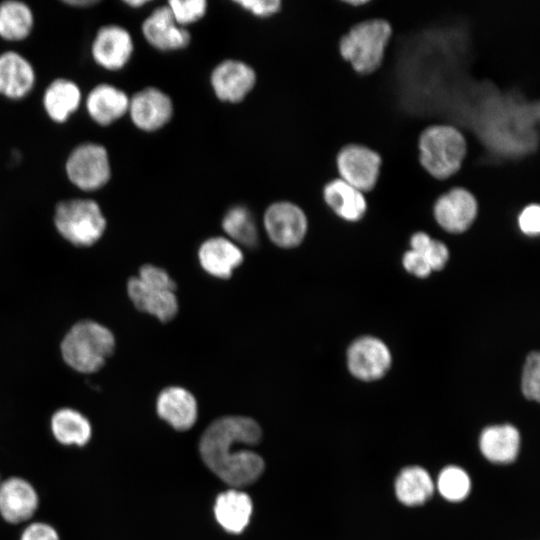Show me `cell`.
<instances>
[{"label": "cell", "instance_id": "1", "mask_svg": "<svg viewBox=\"0 0 540 540\" xmlns=\"http://www.w3.org/2000/svg\"><path fill=\"white\" fill-rule=\"evenodd\" d=\"M261 438L256 421L243 416H225L204 431L199 450L208 468L227 484L240 487L254 482L264 470L263 459L240 445H254Z\"/></svg>", "mask_w": 540, "mask_h": 540}, {"label": "cell", "instance_id": "2", "mask_svg": "<svg viewBox=\"0 0 540 540\" xmlns=\"http://www.w3.org/2000/svg\"><path fill=\"white\" fill-rule=\"evenodd\" d=\"M393 35L391 23L381 16H372L353 24L337 44L343 61L361 76L375 73L383 64Z\"/></svg>", "mask_w": 540, "mask_h": 540}, {"label": "cell", "instance_id": "3", "mask_svg": "<svg viewBox=\"0 0 540 540\" xmlns=\"http://www.w3.org/2000/svg\"><path fill=\"white\" fill-rule=\"evenodd\" d=\"M115 346V336L108 327L95 320L83 319L66 332L60 343V352L71 369L93 374L105 365Z\"/></svg>", "mask_w": 540, "mask_h": 540}, {"label": "cell", "instance_id": "4", "mask_svg": "<svg viewBox=\"0 0 540 540\" xmlns=\"http://www.w3.org/2000/svg\"><path fill=\"white\" fill-rule=\"evenodd\" d=\"M417 147L422 168L440 181L459 172L468 149L465 134L456 126L444 123L425 127L419 134Z\"/></svg>", "mask_w": 540, "mask_h": 540}, {"label": "cell", "instance_id": "5", "mask_svg": "<svg viewBox=\"0 0 540 540\" xmlns=\"http://www.w3.org/2000/svg\"><path fill=\"white\" fill-rule=\"evenodd\" d=\"M57 232L76 247H91L106 230L107 221L93 199L75 198L59 202L54 211Z\"/></svg>", "mask_w": 540, "mask_h": 540}, {"label": "cell", "instance_id": "6", "mask_svg": "<svg viewBox=\"0 0 540 540\" xmlns=\"http://www.w3.org/2000/svg\"><path fill=\"white\" fill-rule=\"evenodd\" d=\"M65 170L71 183L83 191H96L111 178L108 152L94 142L76 146L66 160Z\"/></svg>", "mask_w": 540, "mask_h": 540}, {"label": "cell", "instance_id": "7", "mask_svg": "<svg viewBox=\"0 0 540 540\" xmlns=\"http://www.w3.org/2000/svg\"><path fill=\"white\" fill-rule=\"evenodd\" d=\"M381 165V155L360 143L345 144L335 155L337 176L364 194L374 189Z\"/></svg>", "mask_w": 540, "mask_h": 540}, {"label": "cell", "instance_id": "8", "mask_svg": "<svg viewBox=\"0 0 540 540\" xmlns=\"http://www.w3.org/2000/svg\"><path fill=\"white\" fill-rule=\"evenodd\" d=\"M40 509V495L25 477L9 475L0 481V520L13 527H22L34 520Z\"/></svg>", "mask_w": 540, "mask_h": 540}, {"label": "cell", "instance_id": "9", "mask_svg": "<svg viewBox=\"0 0 540 540\" xmlns=\"http://www.w3.org/2000/svg\"><path fill=\"white\" fill-rule=\"evenodd\" d=\"M479 212L477 197L466 187L453 185L434 201L433 216L437 224L448 233L467 231Z\"/></svg>", "mask_w": 540, "mask_h": 540}, {"label": "cell", "instance_id": "10", "mask_svg": "<svg viewBox=\"0 0 540 540\" xmlns=\"http://www.w3.org/2000/svg\"><path fill=\"white\" fill-rule=\"evenodd\" d=\"M263 227L276 246L293 248L305 238L308 219L299 205L281 200L271 203L266 208L263 215Z\"/></svg>", "mask_w": 540, "mask_h": 540}, {"label": "cell", "instance_id": "11", "mask_svg": "<svg viewBox=\"0 0 540 540\" xmlns=\"http://www.w3.org/2000/svg\"><path fill=\"white\" fill-rule=\"evenodd\" d=\"M257 74L248 63L239 59H225L211 71L210 85L216 98L224 103L242 102L254 89Z\"/></svg>", "mask_w": 540, "mask_h": 540}, {"label": "cell", "instance_id": "12", "mask_svg": "<svg viewBox=\"0 0 540 540\" xmlns=\"http://www.w3.org/2000/svg\"><path fill=\"white\" fill-rule=\"evenodd\" d=\"M127 114L139 130L155 132L171 121L174 104L163 90L157 87H145L129 98Z\"/></svg>", "mask_w": 540, "mask_h": 540}, {"label": "cell", "instance_id": "13", "mask_svg": "<svg viewBox=\"0 0 540 540\" xmlns=\"http://www.w3.org/2000/svg\"><path fill=\"white\" fill-rule=\"evenodd\" d=\"M391 354L383 341L372 336L355 340L347 352V364L351 374L363 381L383 377L391 365Z\"/></svg>", "mask_w": 540, "mask_h": 540}, {"label": "cell", "instance_id": "14", "mask_svg": "<svg viewBox=\"0 0 540 540\" xmlns=\"http://www.w3.org/2000/svg\"><path fill=\"white\" fill-rule=\"evenodd\" d=\"M52 440L60 447L82 449L93 439L94 427L89 416L71 406L55 409L48 419Z\"/></svg>", "mask_w": 540, "mask_h": 540}, {"label": "cell", "instance_id": "15", "mask_svg": "<svg viewBox=\"0 0 540 540\" xmlns=\"http://www.w3.org/2000/svg\"><path fill=\"white\" fill-rule=\"evenodd\" d=\"M134 42L129 31L117 24L102 26L96 33L91 46L94 61L110 71L122 69L130 61Z\"/></svg>", "mask_w": 540, "mask_h": 540}, {"label": "cell", "instance_id": "16", "mask_svg": "<svg viewBox=\"0 0 540 540\" xmlns=\"http://www.w3.org/2000/svg\"><path fill=\"white\" fill-rule=\"evenodd\" d=\"M141 31L146 42L161 52L185 49L191 41L189 31L176 23L167 5L155 8L142 22Z\"/></svg>", "mask_w": 540, "mask_h": 540}, {"label": "cell", "instance_id": "17", "mask_svg": "<svg viewBox=\"0 0 540 540\" xmlns=\"http://www.w3.org/2000/svg\"><path fill=\"white\" fill-rule=\"evenodd\" d=\"M127 294L139 311L150 314L161 322L172 320L178 312L175 291L149 285L137 276L128 280Z\"/></svg>", "mask_w": 540, "mask_h": 540}, {"label": "cell", "instance_id": "18", "mask_svg": "<svg viewBox=\"0 0 540 540\" xmlns=\"http://www.w3.org/2000/svg\"><path fill=\"white\" fill-rule=\"evenodd\" d=\"M198 260L202 269L209 275L228 279L243 262L239 245L227 237H211L199 247Z\"/></svg>", "mask_w": 540, "mask_h": 540}, {"label": "cell", "instance_id": "19", "mask_svg": "<svg viewBox=\"0 0 540 540\" xmlns=\"http://www.w3.org/2000/svg\"><path fill=\"white\" fill-rule=\"evenodd\" d=\"M322 197L326 206L347 222L360 221L368 210L365 194L339 177L330 178L324 183Z\"/></svg>", "mask_w": 540, "mask_h": 540}, {"label": "cell", "instance_id": "20", "mask_svg": "<svg viewBox=\"0 0 540 540\" xmlns=\"http://www.w3.org/2000/svg\"><path fill=\"white\" fill-rule=\"evenodd\" d=\"M156 410L161 419L180 431L192 427L197 419L195 397L178 386L167 387L159 393Z\"/></svg>", "mask_w": 540, "mask_h": 540}, {"label": "cell", "instance_id": "21", "mask_svg": "<svg viewBox=\"0 0 540 540\" xmlns=\"http://www.w3.org/2000/svg\"><path fill=\"white\" fill-rule=\"evenodd\" d=\"M35 84V71L21 54L7 51L0 54V94L10 99H21Z\"/></svg>", "mask_w": 540, "mask_h": 540}, {"label": "cell", "instance_id": "22", "mask_svg": "<svg viewBox=\"0 0 540 540\" xmlns=\"http://www.w3.org/2000/svg\"><path fill=\"white\" fill-rule=\"evenodd\" d=\"M129 96L118 87L102 83L88 93L86 109L97 124L108 126L128 112Z\"/></svg>", "mask_w": 540, "mask_h": 540}, {"label": "cell", "instance_id": "23", "mask_svg": "<svg viewBox=\"0 0 540 540\" xmlns=\"http://www.w3.org/2000/svg\"><path fill=\"white\" fill-rule=\"evenodd\" d=\"M519 444V432L510 424L489 426L482 431L479 438L483 456L498 464L513 462L518 455Z\"/></svg>", "mask_w": 540, "mask_h": 540}, {"label": "cell", "instance_id": "24", "mask_svg": "<svg viewBox=\"0 0 540 540\" xmlns=\"http://www.w3.org/2000/svg\"><path fill=\"white\" fill-rule=\"evenodd\" d=\"M81 91L78 85L65 78L52 81L43 95V106L51 120L63 123L79 108Z\"/></svg>", "mask_w": 540, "mask_h": 540}, {"label": "cell", "instance_id": "25", "mask_svg": "<svg viewBox=\"0 0 540 540\" xmlns=\"http://www.w3.org/2000/svg\"><path fill=\"white\" fill-rule=\"evenodd\" d=\"M214 512L218 523L225 530L240 533L250 520L252 502L246 493L231 489L217 497Z\"/></svg>", "mask_w": 540, "mask_h": 540}, {"label": "cell", "instance_id": "26", "mask_svg": "<svg viewBox=\"0 0 540 540\" xmlns=\"http://www.w3.org/2000/svg\"><path fill=\"white\" fill-rule=\"evenodd\" d=\"M434 484L429 473L419 467L403 469L395 482V493L398 500L408 506L420 505L433 494Z\"/></svg>", "mask_w": 540, "mask_h": 540}, {"label": "cell", "instance_id": "27", "mask_svg": "<svg viewBox=\"0 0 540 540\" xmlns=\"http://www.w3.org/2000/svg\"><path fill=\"white\" fill-rule=\"evenodd\" d=\"M34 24L30 7L18 0L0 3V37L8 41H21L29 36Z\"/></svg>", "mask_w": 540, "mask_h": 540}, {"label": "cell", "instance_id": "28", "mask_svg": "<svg viewBox=\"0 0 540 540\" xmlns=\"http://www.w3.org/2000/svg\"><path fill=\"white\" fill-rule=\"evenodd\" d=\"M221 226L227 238L248 248L258 243V228L251 211L243 205H234L227 209L221 220Z\"/></svg>", "mask_w": 540, "mask_h": 540}, {"label": "cell", "instance_id": "29", "mask_svg": "<svg viewBox=\"0 0 540 540\" xmlns=\"http://www.w3.org/2000/svg\"><path fill=\"white\" fill-rule=\"evenodd\" d=\"M437 487L447 500L458 502L467 497L471 483L468 474L457 466H448L439 474Z\"/></svg>", "mask_w": 540, "mask_h": 540}, {"label": "cell", "instance_id": "30", "mask_svg": "<svg viewBox=\"0 0 540 540\" xmlns=\"http://www.w3.org/2000/svg\"><path fill=\"white\" fill-rule=\"evenodd\" d=\"M178 25L187 26L200 21L207 12L205 0H170L166 4Z\"/></svg>", "mask_w": 540, "mask_h": 540}, {"label": "cell", "instance_id": "31", "mask_svg": "<svg viewBox=\"0 0 540 540\" xmlns=\"http://www.w3.org/2000/svg\"><path fill=\"white\" fill-rule=\"evenodd\" d=\"M521 388L523 395L534 401L540 399V356L538 352H531L524 365Z\"/></svg>", "mask_w": 540, "mask_h": 540}, {"label": "cell", "instance_id": "32", "mask_svg": "<svg viewBox=\"0 0 540 540\" xmlns=\"http://www.w3.org/2000/svg\"><path fill=\"white\" fill-rule=\"evenodd\" d=\"M17 540H62L57 528L51 523L34 519L23 525Z\"/></svg>", "mask_w": 540, "mask_h": 540}, {"label": "cell", "instance_id": "33", "mask_svg": "<svg viewBox=\"0 0 540 540\" xmlns=\"http://www.w3.org/2000/svg\"><path fill=\"white\" fill-rule=\"evenodd\" d=\"M517 223L520 231L529 237L540 233V206L538 203L526 204L518 214Z\"/></svg>", "mask_w": 540, "mask_h": 540}, {"label": "cell", "instance_id": "34", "mask_svg": "<svg viewBox=\"0 0 540 540\" xmlns=\"http://www.w3.org/2000/svg\"><path fill=\"white\" fill-rule=\"evenodd\" d=\"M137 277L143 282L155 287L170 291H175L176 289V284L170 275L164 269L152 264L141 266Z\"/></svg>", "mask_w": 540, "mask_h": 540}, {"label": "cell", "instance_id": "35", "mask_svg": "<svg viewBox=\"0 0 540 540\" xmlns=\"http://www.w3.org/2000/svg\"><path fill=\"white\" fill-rule=\"evenodd\" d=\"M234 3L242 10L258 18H269L280 12L282 2L280 0H238Z\"/></svg>", "mask_w": 540, "mask_h": 540}, {"label": "cell", "instance_id": "36", "mask_svg": "<svg viewBox=\"0 0 540 540\" xmlns=\"http://www.w3.org/2000/svg\"><path fill=\"white\" fill-rule=\"evenodd\" d=\"M431 270H441L449 258L447 246L439 240L432 239L423 253Z\"/></svg>", "mask_w": 540, "mask_h": 540}, {"label": "cell", "instance_id": "37", "mask_svg": "<svg viewBox=\"0 0 540 540\" xmlns=\"http://www.w3.org/2000/svg\"><path fill=\"white\" fill-rule=\"evenodd\" d=\"M403 266L411 274L425 278L430 275L431 268L422 253L410 250L403 256Z\"/></svg>", "mask_w": 540, "mask_h": 540}, {"label": "cell", "instance_id": "38", "mask_svg": "<svg viewBox=\"0 0 540 540\" xmlns=\"http://www.w3.org/2000/svg\"><path fill=\"white\" fill-rule=\"evenodd\" d=\"M432 238L425 232L419 231L412 235L410 240L411 250L424 253Z\"/></svg>", "mask_w": 540, "mask_h": 540}, {"label": "cell", "instance_id": "39", "mask_svg": "<svg viewBox=\"0 0 540 540\" xmlns=\"http://www.w3.org/2000/svg\"><path fill=\"white\" fill-rule=\"evenodd\" d=\"M97 2L98 1H96V0H69V1H65L66 4L71 5V6H77V7L90 6V5H93V4L97 3Z\"/></svg>", "mask_w": 540, "mask_h": 540}, {"label": "cell", "instance_id": "40", "mask_svg": "<svg viewBox=\"0 0 540 540\" xmlns=\"http://www.w3.org/2000/svg\"><path fill=\"white\" fill-rule=\"evenodd\" d=\"M148 2L146 0H129L125 1V4H127L129 7L132 8H139L147 4Z\"/></svg>", "mask_w": 540, "mask_h": 540}, {"label": "cell", "instance_id": "41", "mask_svg": "<svg viewBox=\"0 0 540 540\" xmlns=\"http://www.w3.org/2000/svg\"><path fill=\"white\" fill-rule=\"evenodd\" d=\"M1 479H2V475H1V473H0V481H1Z\"/></svg>", "mask_w": 540, "mask_h": 540}]
</instances>
